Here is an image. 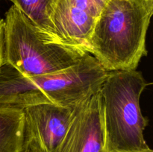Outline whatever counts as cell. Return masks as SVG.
<instances>
[{
  "instance_id": "cell-11",
  "label": "cell",
  "mask_w": 153,
  "mask_h": 152,
  "mask_svg": "<svg viewBox=\"0 0 153 152\" xmlns=\"http://www.w3.org/2000/svg\"><path fill=\"white\" fill-rule=\"evenodd\" d=\"M144 152H153V151L152 150V149H150V150H149V151H144Z\"/></svg>"
},
{
  "instance_id": "cell-10",
  "label": "cell",
  "mask_w": 153,
  "mask_h": 152,
  "mask_svg": "<svg viewBox=\"0 0 153 152\" xmlns=\"http://www.w3.org/2000/svg\"><path fill=\"white\" fill-rule=\"evenodd\" d=\"M4 63V19H0V66Z\"/></svg>"
},
{
  "instance_id": "cell-1",
  "label": "cell",
  "mask_w": 153,
  "mask_h": 152,
  "mask_svg": "<svg viewBox=\"0 0 153 152\" xmlns=\"http://www.w3.org/2000/svg\"><path fill=\"white\" fill-rule=\"evenodd\" d=\"M109 72L91 54L51 74L26 76L9 64L0 66V107L23 109L39 104L77 107L101 89Z\"/></svg>"
},
{
  "instance_id": "cell-9",
  "label": "cell",
  "mask_w": 153,
  "mask_h": 152,
  "mask_svg": "<svg viewBox=\"0 0 153 152\" xmlns=\"http://www.w3.org/2000/svg\"><path fill=\"white\" fill-rule=\"evenodd\" d=\"M28 19L49 34L58 37L52 22L55 5L59 0H10ZM61 40V39H60Z\"/></svg>"
},
{
  "instance_id": "cell-7",
  "label": "cell",
  "mask_w": 153,
  "mask_h": 152,
  "mask_svg": "<svg viewBox=\"0 0 153 152\" xmlns=\"http://www.w3.org/2000/svg\"><path fill=\"white\" fill-rule=\"evenodd\" d=\"M55 152H108L100 91L76 107Z\"/></svg>"
},
{
  "instance_id": "cell-4",
  "label": "cell",
  "mask_w": 153,
  "mask_h": 152,
  "mask_svg": "<svg viewBox=\"0 0 153 152\" xmlns=\"http://www.w3.org/2000/svg\"><path fill=\"white\" fill-rule=\"evenodd\" d=\"M148 83L136 69L109 72L100 92L108 152L150 150L143 137L148 119L140 98Z\"/></svg>"
},
{
  "instance_id": "cell-3",
  "label": "cell",
  "mask_w": 153,
  "mask_h": 152,
  "mask_svg": "<svg viewBox=\"0 0 153 152\" xmlns=\"http://www.w3.org/2000/svg\"><path fill=\"white\" fill-rule=\"evenodd\" d=\"M87 54L33 23L15 5L4 19V63L26 76L62 71Z\"/></svg>"
},
{
  "instance_id": "cell-2",
  "label": "cell",
  "mask_w": 153,
  "mask_h": 152,
  "mask_svg": "<svg viewBox=\"0 0 153 152\" xmlns=\"http://www.w3.org/2000/svg\"><path fill=\"white\" fill-rule=\"evenodd\" d=\"M152 13L153 2L147 0H109L91 33L88 53L108 72L136 69L147 55Z\"/></svg>"
},
{
  "instance_id": "cell-12",
  "label": "cell",
  "mask_w": 153,
  "mask_h": 152,
  "mask_svg": "<svg viewBox=\"0 0 153 152\" xmlns=\"http://www.w3.org/2000/svg\"><path fill=\"white\" fill-rule=\"evenodd\" d=\"M147 1H150V2H153V0H147Z\"/></svg>"
},
{
  "instance_id": "cell-5",
  "label": "cell",
  "mask_w": 153,
  "mask_h": 152,
  "mask_svg": "<svg viewBox=\"0 0 153 152\" xmlns=\"http://www.w3.org/2000/svg\"><path fill=\"white\" fill-rule=\"evenodd\" d=\"M76 107L39 104L23 108V152H55L67 134Z\"/></svg>"
},
{
  "instance_id": "cell-6",
  "label": "cell",
  "mask_w": 153,
  "mask_h": 152,
  "mask_svg": "<svg viewBox=\"0 0 153 152\" xmlns=\"http://www.w3.org/2000/svg\"><path fill=\"white\" fill-rule=\"evenodd\" d=\"M109 0H59L52 22L57 37L88 53L93 29Z\"/></svg>"
},
{
  "instance_id": "cell-8",
  "label": "cell",
  "mask_w": 153,
  "mask_h": 152,
  "mask_svg": "<svg viewBox=\"0 0 153 152\" xmlns=\"http://www.w3.org/2000/svg\"><path fill=\"white\" fill-rule=\"evenodd\" d=\"M23 110L0 107V152H23Z\"/></svg>"
}]
</instances>
